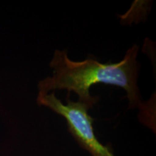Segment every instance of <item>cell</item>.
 <instances>
[{"label": "cell", "instance_id": "6da1fadb", "mask_svg": "<svg viewBox=\"0 0 156 156\" xmlns=\"http://www.w3.org/2000/svg\"><path fill=\"white\" fill-rule=\"evenodd\" d=\"M139 47L134 45L129 49L122 61L118 63L102 64L88 57L81 62H75L69 58L67 50L54 51L50 67L53 69V76L44 78L38 83V93L48 94L55 90H67L68 96L74 92L78 96V101L93 108L99 100L90 93L92 85L96 84L115 85L126 92L129 108L140 109L150 118L149 109L141 100L137 85L140 64L137 62Z\"/></svg>", "mask_w": 156, "mask_h": 156}, {"label": "cell", "instance_id": "7a4b0ae2", "mask_svg": "<svg viewBox=\"0 0 156 156\" xmlns=\"http://www.w3.org/2000/svg\"><path fill=\"white\" fill-rule=\"evenodd\" d=\"M67 105L57 98L55 93L48 94L38 93L37 103L46 106L63 117L68 129L83 149L91 156H116L111 147L103 145L95 135L93 123L94 119L90 116L88 106L84 103L70 100L67 96Z\"/></svg>", "mask_w": 156, "mask_h": 156}]
</instances>
